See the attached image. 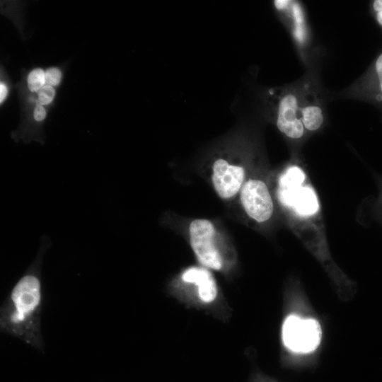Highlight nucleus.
Instances as JSON below:
<instances>
[{"instance_id":"obj_5","label":"nucleus","mask_w":382,"mask_h":382,"mask_svg":"<svg viewBox=\"0 0 382 382\" xmlns=\"http://www.w3.org/2000/svg\"><path fill=\"white\" fill-rule=\"evenodd\" d=\"M282 340L285 346L294 352H311L320 342V325L315 319L289 316L282 325Z\"/></svg>"},{"instance_id":"obj_7","label":"nucleus","mask_w":382,"mask_h":382,"mask_svg":"<svg viewBox=\"0 0 382 382\" xmlns=\"http://www.w3.org/2000/svg\"><path fill=\"white\" fill-rule=\"evenodd\" d=\"M182 280L197 286L199 299L204 303H212L218 295V287L212 272L204 267L192 266L181 275Z\"/></svg>"},{"instance_id":"obj_4","label":"nucleus","mask_w":382,"mask_h":382,"mask_svg":"<svg viewBox=\"0 0 382 382\" xmlns=\"http://www.w3.org/2000/svg\"><path fill=\"white\" fill-rule=\"evenodd\" d=\"M189 236L191 248L199 263L207 269L221 270L223 258L215 243L214 224L208 219H194L190 224Z\"/></svg>"},{"instance_id":"obj_14","label":"nucleus","mask_w":382,"mask_h":382,"mask_svg":"<svg viewBox=\"0 0 382 382\" xmlns=\"http://www.w3.org/2000/svg\"><path fill=\"white\" fill-rule=\"evenodd\" d=\"M47 112L42 105L37 103L33 110V118L37 122L42 121L46 117Z\"/></svg>"},{"instance_id":"obj_13","label":"nucleus","mask_w":382,"mask_h":382,"mask_svg":"<svg viewBox=\"0 0 382 382\" xmlns=\"http://www.w3.org/2000/svg\"><path fill=\"white\" fill-rule=\"evenodd\" d=\"M374 70L378 80V86L381 91L380 95L376 96V98L378 100H382V53L375 62Z\"/></svg>"},{"instance_id":"obj_16","label":"nucleus","mask_w":382,"mask_h":382,"mask_svg":"<svg viewBox=\"0 0 382 382\" xmlns=\"http://www.w3.org/2000/svg\"><path fill=\"white\" fill-rule=\"evenodd\" d=\"M8 96V88L4 82L0 83V102L2 103Z\"/></svg>"},{"instance_id":"obj_10","label":"nucleus","mask_w":382,"mask_h":382,"mask_svg":"<svg viewBox=\"0 0 382 382\" xmlns=\"http://www.w3.org/2000/svg\"><path fill=\"white\" fill-rule=\"evenodd\" d=\"M28 89L37 93L45 85V72L42 69L32 70L27 77Z\"/></svg>"},{"instance_id":"obj_2","label":"nucleus","mask_w":382,"mask_h":382,"mask_svg":"<svg viewBox=\"0 0 382 382\" xmlns=\"http://www.w3.org/2000/svg\"><path fill=\"white\" fill-rule=\"evenodd\" d=\"M301 96L296 88H283L269 91L266 98L277 129L291 139H301L306 132L301 119Z\"/></svg>"},{"instance_id":"obj_15","label":"nucleus","mask_w":382,"mask_h":382,"mask_svg":"<svg viewBox=\"0 0 382 382\" xmlns=\"http://www.w3.org/2000/svg\"><path fill=\"white\" fill-rule=\"evenodd\" d=\"M372 6L376 13L377 22L382 25V0L374 1Z\"/></svg>"},{"instance_id":"obj_11","label":"nucleus","mask_w":382,"mask_h":382,"mask_svg":"<svg viewBox=\"0 0 382 382\" xmlns=\"http://www.w3.org/2000/svg\"><path fill=\"white\" fill-rule=\"evenodd\" d=\"M55 96V91L54 87L48 85H45L37 92L38 103L42 105H47L51 103Z\"/></svg>"},{"instance_id":"obj_9","label":"nucleus","mask_w":382,"mask_h":382,"mask_svg":"<svg viewBox=\"0 0 382 382\" xmlns=\"http://www.w3.org/2000/svg\"><path fill=\"white\" fill-rule=\"evenodd\" d=\"M301 93V119L303 125L308 132L317 131L324 122L322 105L311 90L304 88Z\"/></svg>"},{"instance_id":"obj_12","label":"nucleus","mask_w":382,"mask_h":382,"mask_svg":"<svg viewBox=\"0 0 382 382\" xmlns=\"http://www.w3.org/2000/svg\"><path fill=\"white\" fill-rule=\"evenodd\" d=\"M45 85L52 87L58 86L62 79V72L56 67H51L45 71Z\"/></svg>"},{"instance_id":"obj_6","label":"nucleus","mask_w":382,"mask_h":382,"mask_svg":"<svg viewBox=\"0 0 382 382\" xmlns=\"http://www.w3.org/2000/svg\"><path fill=\"white\" fill-rule=\"evenodd\" d=\"M240 199L248 216L257 223L269 220L274 203L266 183L259 179L245 181L240 191Z\"/></svg>"},{"instance_id":"obj_3","label":"nucleus","mask_w":382,"mask_h":382,"mask_svg":"<svg viewBox=\"0 0 382 382\" xmlns=\"http://www.w3.org/2000/svg\"><path fill=\"white\" fill-rule=\"evenodd\" d=\"M215 155L212 166V181L218 196L224 199L234 197L241 191L245 180L244 167L231 148L221 149Z\"/></svg>"},{"instance_id":"obj_1","label":"nucleus","mask_w":382,"mask_h":382,"mask_svg":"<svg viewBox=\"0 0 382 382\" xmlns=\"http://www.w3.org/2000/svg\"><path fill=\"white\" fill-rule=\"evenodd\" d=\"M42 303V285L36 261L16 282L3 303L0 312L1 331L44 351L41 332Z\"/></svg>"},{"instance_id":"obj_8","label":"nucleus","mask_w":382,"mask_h":382,"mask_svg":"<svg viewBox=\"0 0 382 382\" xmlns=\"http://www.w3.org/2000/svg\"><path fill=\"white\" fill-rule=\"evenodd\" d=\"M274 5L290 21L291 32L297 43L301 46L304 45L308 35L305 16L300 4L292 1H274Z\"/></svg>"}]
</instances>
